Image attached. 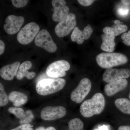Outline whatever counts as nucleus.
<instances>
[{"instance_id": "nucleus-22", "label": "nucleus", "mask_w": 130, "mask_h": 130, "mask_svg": "<svg viewBox=\"0 0 130 130\" xmlns=\"http://www.w3.org/2000/svg\"><path fill=\"white\" fill-rule=\"evenodd\" d=\"M8 111L13 114L17 118L20 120L23 119L25 115V112L23 108L18 107H11L8 109Z\"/></svg>"}, {"instance_id": "nucleus-21", "label": "nucleus", "mask_w": 130, "mask_h": 130, "mask_svg": "<svg viewBox=\"0 0 130 130\" xmlns=\"http://www.w3.org/2000/svg\"><path fill=\"white\" fill-rule=\"evenodd\" d=\"M69 129L72 130H82L84 128L83 122L80 119L75 118L72 119L68 123Z\"/></svg>"}, {"instance_id": "nucleus-26", "label": "nucleus", "mask_w": 130, "mask_h": 130, "mask_svg": "<svg viewBox=\"0 0 130 130\" xmlns=\"http://www.w3.org/2000/svg\"><path fill=\"white\" fill-rule=\"evenodd\" d=\"M29 2L28 0H12L13 5L17 8H20L25 6Z\"/></svg>"}, {"instance_id": "nucleus-36", "label": "nucleus", "mask_w": 130, "mask_h": 130, "mask_svg": "<svg viewBox=\"0 0 130 130\" xmlns=\"http://www.w3.org/2000/svg\"><path fill=\"white\" fill-rule=\"evenodd\" d=\"M68 130H72L70 129H68Z\"/></svg>"}, {"instance_id": "nucleus-5", "label": "nucleus", "mask_w": 130, "mask_h": 130, "mask_svg": "<svg viewBox=\"0 0 130 130\" xmlns=\"http://www.w3.org/2000/svg\"><path fill=\"white\" fill-rule=\"evenodd\" d=\"M76 24V16L70 13L56 25L55 29V33L58 37H64L74 29Z\"/></svg>"}, {"instance_id": "nucleus-9", "label": "nucleus", "mask_w": 130, "mask_h": 130, "mask_svg": "<svg viewBox=\"0 0 130 130\" xmlns=\"http://www.w3.org/2000/svg\"><path fill=\"white\" fill-rule=\"evenodd\" d=\"M66 108L62 106H47L42 109L41 117L46 121H52L62 118L66 114Z\"/></svg>"}, {"instance_id": "nucleus-31", "label": "nucleus", "mask_w": 130, "mask_h": 130, "mask_svg": "<svg viewBox=\"0 0 130 130\" xmlns=\"http://www.w3.org/2000/svg\"><path fill=\"white\" fill-rule=\"evenodd\" d=\"M118 130H130V126L128 125H123L120 126Z\"/></svg>"}, {"instance_id": "nucleus-2", "label": "nucleus", "mask_w": 130, "mask_h": 130, "mask_svg": "<svg viewBox=\"0 0 130 130\" xmlns=\"http://www.w3.org/2000/svg\"><path fill=\"white\" fill-rule=\"evenodd\" d=\"M66 80L63 78L42 79L37 84L36 91L40 95H50L62 90L66 85Z\"/></svg>"}, {"instance_id": "nucleus-12", "label": "nucleus", "mask_w": 130, "mask_h": 130, "mask_svg": "<svg viewBox=\"0 0 130 130\" xmlns=\"http://www.w3.org/2000/svg\"><path fill=\"white\" fill-rule=\"evenodd\" d=\"M51 4L54 9L52 19L55 22H60L69 14L70 9L64 0H53Z\"/></svg>"}, {"instance_id": "nucleus-15", "label": "nucleus", "mask_w": 130, "mask_h": 130, "mask_svg": "<svg viewBox=\"0 0 130 130\" xmlns=\"http://www.w3.org/2000/svg\"><path fill=\"white\" fill-rule=\"evenodd\" d=\"M20 65V62L16 61L10 64L4 66L0 70V76L5 80H12L16 76Z\"/></svg>"}, {"instance_id": "nucleus-3", "label": "nucleus", "mask_w": 130, "mask_h": 130, "mask_svg": "<svg viewBox=\"0 0 130 130\" xmlns=\"http://www.w3.org/2000/svg\"><path fill=\"white\" fill-rule=\"evenodd\" d=\"M96 59L99 66L106 69L124 64L128 61L126 56L119 53H102L96 56Z\"/></svg>"}, {"instance_id": "nucleus-13", "label": "nucleus", "mask_w": 130, "mask_h": 130, "mask_svg": "<svg viewBox=\"0 0 130 130\" xmlns=\"http://www.w3.org/2000/svg\"><path fill=\"white\" fill-rule=\"evenodd\" d=\"M93 32V29L90 24H88L82 30L78 27H76L71 35V40L72 42H76L77 44H82L85 40L89 38Z\"/></svg>"}, {"instance_id": "nucleus-27", "label": "nucleus", "mask_w": 130, "mask_h": 130, "mask_svg": "<svg viewBox=\"0 0 130 130\" xmlns=\"http://www.w3.org/2000/svg\"><path fill=\"white\" fill-rule=\"evenodd\" d=\"M121 39L123 42L127 46H130V30L122 35Z\"/></svg>"}, {"instance_id": "nucleus-29", "label": "nucleus", "mask_w": 130, "mask_h": 130, "mask_svg": "<svg viewBox=\"0 0 130 130\" xmlns=\"http://www.w3.org/2000/svg\"><path fill=\"white\" fill-rule=\"evenodd\" d=\"M80 5L84 6H89L92 5L94 1L92 0H78L77 1Z\"/></svg>"}, {"instance_id": "nucleus-8", "label": "nucleus", "mask_w": 130, "mask_h": 130, "mask_svg": "<svg viewBox=\"0 0 130 130\" xmlns=\"http://www.w3.org/2000/svg\"><path fill=\"white\" fill-rule=\"evenodd\" d=\"M70 68V63L67 61H56L49 65L46 70V73L49 77L58 78L66 76V72Z\"/></svg>"}, {"instance_id": "nucleus-1", "label": "nucleus", "mask_w": 130, "mask_h": 130, "mask_svg": "<svg viewBox=\"0 0 130 130\" xmlns=\"http://www.w3.org/2000/svg\"><path fill=\"white\" fill-rule=\"evenodd\" d=\"M106 102L102 93H96L91 99L84 101L79 108L81 115L86 118L98 115L102 112L105 107Z\"/></svg>"}, {"instance_id": "nucleus-24", "label": "nucleus", "mask_w": 130, "mask_h": 130, "mask_svg": "<svg viewBox=\"0 0 130 130\" xmlns=\"http://www.w3.org/2000/svg\"><path fill=\"white\" fill-rule=\"evenodd\" d=\"M34 118V115L32 111L28 110L26 111L25 115L23 119L20 120L19 123L21 124H29L32 121Z\"/></svg>"}, {"instance_id": "nucleus-35", "label": "nucleus", "mask_w": 130, "mask_h": 130, "mask_svg": "<svg viewBox=\"0 0 130 130\" xmlns=\"http://www.w3.org/2000/svg\"><path fill=\"white\" fill-rule=\"evenodd\" d=\"M129 98L130 99V93H129Z\"/></svg>"}, {"instance_id": "nucleus-30", "label": "nucleus", "mask_w": 130, "mask_h": 130, "mask_svg": "<svg viewBox=\"0 0 130 130\" xmlns=\"http://www.w3.org/2000/svg\"><path fill=\"white\" fill-rule=\"evenodd\" d=\"M5 50V44L4 42L2 40L0 41V55L4 53Z\"/></svg>"}, {"instance_id": "nucleus-18", "label": "nucleus", "mask_w": 130, "mask_h": 130, "mask_svg": "<svg viewBox=\"0 0 130 130\" xmlns=\"http://www.w3.org/2000/svg\"><path fill=\"white\" fill-rule=\"evenodd\" d=\"M9 101L12 103L15 107L21 106L24 105L28 100V98L24 93L16 91L10 92L8 95Z\"/></svg>"}, {"instance_id": "nucleus-33", "label": "nucleus", "mask_w": 130, "mask_h": 130, "mask_svg": "<svg viewBox=\"0 0 130 130\" xmlns=\"http://www.w3.org/2000/svg\"><path fill=\"white\" fill-rule=\"evenodd\" d=\"M46 128L44 126H40L37 127L35 130H45Z\"/></svg>"}, {"instance_id": "nucleus-11", "label": "nucleus", "mask_w": 130, "mask_h": 130, "mask_svg": "<svg viewBox=\"0 0 130 130\" xmlns=\"http://www.w3.org/2000/svg\"><path fill=\"white\" fill-rule=\"evenodd\" d=\"M130 76V71L126 68L121 69L109 68L106 69L103 75V81L111 83L120 79H126Z\"/></svg>"}, {"instance_id": "nucleus-16", "label": "nucleus", "mask_w": 130, "mask_h": 130, "mask_svg": "<svg viewBox=\"0 0 130 130\" xmlns=\"http://www.w3.org/2000/svg\"><path fill=\"white\" fill-rule=\"evenodd\" d=\"M32 64L29 61H26L23 62L19 67L18 71L16 74V78L18 80H21L24 77L28 79H32L35 77L36 73L34 72H29L28 70L32 67Z\"/></svg>"}, {"instance_id": "nucleus-20", "label": "nucleus", "mask_w": 130, "mask_h": 130, "mask_svg": "<svg viewBox=\"0 0 130 130\" xmlns=\"http://www.w3.org/2000/svg\"><path fill=\"white\" fill-rule=\"evenodd\" d=\"M115 104L123 113L130 115V101L125 98H118L115 100Z\"/></svg>"}, {"instance_id": "nucleus-7", "label": "nucleus", "mask_w": 130, "mask_h": 130, "mask_svg": "<svg viewBox=\"0 0 130 130\" xmlns=\"http://www.w3.org/2000/svg\"><path fill=\"white\" fill-rule=\"evenodd\" d=\"M91 88V83L90 80L86 78H83L71 93V100L78 104L81 103L88 94Z\"/></svg>"}, {"instance_id": "nucleus-23", "label": "nucleus", "mask_w": 130, "mask_h": 130, "mask_svg": "<svg viewBox=\"0 0 130 130\" xmlns=\"http://www.w3.org/2000/svg\"><path fill=\"white\" fill-rule=\"evenodd\" d=\"M8 96L5 91L4 86L1 83H0V106H5L9 102Z\"/></svg>"}, {"instance_id": "nucleus-25", "label": "nucleus", "mask_w": 130, "mask_h": 130, "mask_svg": "<svg viewBox=\"0 0 130 130\" xmlns=\"http://www.w3.org/2000/svg\"><path fill=\"white\" fill-rule=\"evenodd\" d=\"M129 8L128 6L120 7L117 9V13L121 17H125L129 14Z\"/></svg>"}, {"instance_id": "nucleus-28", "label": "nucleus", "mask_w": 130, "mask_h": 130, "mask_svg": "<svg viewBox=\"0 0 130 130\" xmlns=\"http://www.w3.org/2000/svg\"><path fill=\"white\" fill-rule=\"evenodd\" d=\"M10 130H33L31 125L30 124H21L18 127Z\"/></svg>"}, {"instance_id": "nucleus-6", "label": "nucleus", "mask_w": 130, "mask_h": 130, "mask_svg": "<svg viewBox=\"0 0 130 130\" xmlns=\"http://www.w3.org/2000/svg\"><path fill=\"white\" fill-rule=\"evenodd\" d=\"M35 43L36 46L49 53H55L57 49L56 44L49 32L46 29L42 30L38 33L35 38Z\"/></svg>"}, {"instance_id": "nucleus-14", "label": "nucleus", "mask_w": 130, "mask_h": 130, "mask_svg": "<svg viewBox=\"0 0 130 130\" xmlns=\"http://www.w3.org/2000/svg\"><path fill=\"white\" fill-rule=\"evenodd\" d=\"M128 84V81L126 79L108 83L105 86L104 92L107 96H112L118 92L124 90L127 87Z\"/></svg>"}, {"instance_id": "nucleus-32", "label": "nucleus", "mask_w": 130, "mask_h": 130, "mask_svg": "<svg viewBox=\"0 0 130 130\" xmlns=\"http://www.w3.org/2000/svg\"><path fill=\"white\" fill-rule=\"evenodd\" d=\"M121 2L124 6H128L130 5V1L129 0H122Z\"/></svg>"}, {"instance_id": "nucleus-10", "label": "nucleus", "mask_w": 130, "mask_h": 130, "mask_svg": "<svg viewBox=\"0 0 130 130\" xmlns=\"http://www.w3.org/2000/svg\"><path fill=\"white\" fill-rule=\"evenodd\" d=\"M24 21L23 16L9 15L5 19L4 29L8 35H14L20 30Z\"/></svg>"}, {"instance_id": "nucleus-19", "label": "nucleus", "mask_w": 130, "mask_h": 130, "mask_svg": "<svg viewBox=\"0 0 130 130\" xmlns=\"http://www.w3.org/2000/svg\"><path fill=\"white\" fill-rule=\"evenodd\" d=\"M115 36L109 34H103L102 35V43L101 45V49L108 53H112L115 50Z\"/></svg>"}, {"instance_id": "nucleus-4", "label": "nucleus", "mask_w": 130, "mask_h": 130, "mask_svg": "<svg viewBox=\"0 0 130 130\" xmlns=\"http://www.w3.org/2000/svg\"><path fill=\"white\" fill-rule=\"evenodd\" d=\"M39 26L36 23L31 22L26 25L19 31L17 39L20 44L26 45L31 43L40 31Z\"/></svg>"}, {"instance_id": "nucleus-17", "label": "nucleus", "mask_w": 130, "mask_h": 130, "mask_svg": "<svg viewBox=\"0 0 130 130\" xmlns=\"http://www.w3.org/2000/svg\"><path fill=\"white\" fill-rule=\"evenodd\" d=\"M122 24V22L116 20L114 21L113 24L112 26L105 27L103 30V31L105 34H109L115 37L119 36L128 30L127 26Z\"/></svg>"}, {"instance_id": "nucleus-34", "label": "nucleus", "mask_w": 130, "mask_h": 130, "mask_svg": "<svg viewBox=\"0 0 130 130\" xmlns=\"http://www.w3.org/2000/svg\"><path fill=\"white\" fill-rule=\"evenodd\" d=\"M45 130H56V129L53 126H50L47 127Z\"/></svg>"}]
</instances>
